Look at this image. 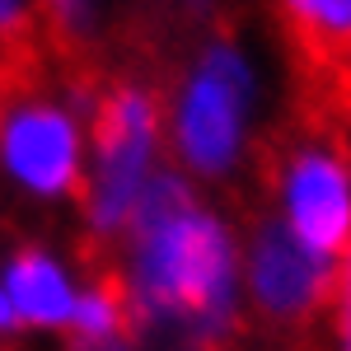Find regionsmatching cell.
Segmentation results:
<instances>
[{"label":"cell","instance_id":"obj_14","mask_svg":"<svg viewBox=\"0 0 351 351\" xmlns=\"http://www.w3.org/2000/svg\"><path fill=\"white\" fill-rule=\"evenodd\" d=\"M14 324H19V319H14V304H10V295H5V286H0V332H10Z\"/></svg>","mask_w":351,"mask_h":351},{"label":"cell","instance_id":"obj_6","mask_svg":"<svg viewBox=\"0 0 351 351\" xmlns=\"http://www.w3.org/2000/svg\"><path fill=\"white\" fill-rule=\"evenodd\" d=\"M337 263L309 253L281 220H258L243 243V291L271 324H309L332 300Z\"/></svg>","mask_w":351,"mask_h":351},{"label":"cell","instance_id":"obj_7","mask_svg":"<svg viewBox=\"0 0 351 351\" xmlns=\"http://www.w3.org/2000/svg\"><path fill=\"white\" fill-rule=\"evenodd\" d=\"M0 286H5V295L14 304V319L28 328H71V319H75L80 286L71 281L66 263L56 253H47V248L10 253Z\"/></svg>","mask_w":351,"mask_h":351},{"label":"cell","instance_id":"obj_11","mask_svg":"<svg viewBox=\"0 0 351 351\" xmlns=\"http://www.w3.org/2000/svg\"><path fill=\"white\" fill-rule=\"evenodd\" d=\"M99 5L104 0H43L47 19L61 28V38H84L89 28L99 24Z\"/></svg>","mask_w":351,"mask_h":351},{"label":"cell","instance_id":"obj_9","mask_svg":"<svg viewBox=\"0 0 351 351\" xmlns=\"http://www.w3.org/2000/svg\"><path fill=\"white\" fill-rule=\"evenodd\" d=\"M127 328H132V314H127V295H122L117 276H99L94 286H84L80 300H75V319H71L75 342L127 337Z\"/></svg>","mask_w":351,"mask_h":351},{"label":"cell","instance_id":"obj_4","mask_svg":"<svg viewBox=\"0 0 351 351\" xmlns=\"http://www.w3.org/2000/svg\"><path fill=\"white\" fill-rule=\"evenodd\" d=\"M89 127L80 112L47 94H19L0 108V169L38 202L71 197L84 183Z\"/></svg>","mask_w":351,"mask_h":351},{"label":"cell","instance_id":"obj_1","mask_svg":"<svg viewBox=\"0 0 351 351\" xmlns=\"http://www.w3.org/2000/svg\"><path fill=\"white\" fill-rule=\"evenodd\" d=\"M122 295L132 328H173L188 347L220 351L239 324L243 248L188 173L160 169L122 230Z\"/></svg>","mask_w":351,"mask_h":351},{"label":"cell","instance_id":"obj_13","mask_svg":"<svg viewBox=\"0 0 351 351\" xmlns=\"http://www.w3.org/2000/svg\"><path fill=\"white\" fill-rule=\"evenodd\" d=\"M71 351H136L127 337H108V342H71Z\"/></svg>","mask_w":351,"mask_h":351},{"label":"cell","instance_id":"obj_10","mask_svg":"<svg viewBox=\"0 0 351 351\" xmlns=\"http://www.w3.org/2000/svg\"><path fill=\"white\" fill-rule=\"evenodd\" d=\"M332 351H351V248L337 258V281H332Z\"/></svg>","mask_w":351,"mask_h":351},{"label":"cell","instance_id":"obj_3","mask_svg":"<svg viewBox=\"0 0 351 351\" xmlns=\"http://www.w3.org/2000/svg\"><path fill=\"white\" fill-rule=\"evenodd\" d=\"M164 108L145 84H112L94 104L89 164H84V225L99 239H122L145 188L160 173Z\"/></svg>","mask_w":351,"mask_h":351},{"label":"cell","instance_id":"obj_8","mask_svg":"<svg viewBox=\"0 0 351 351\" xmlns=\"http://www.w3.org/2000/svg\"><path fill=\"white\" fill-rule=\"evenodd\" d=\"M314 61H351V0H276Z\"/></svg>","mask_w":351,"mask_h":351},{"label":"cell","instance_id":"obj_2","mask_svg":"<svg viewBox=\"0 0 351 351\" xmlns=\"http://www.w3.org/2000/svg\"><path fill=\"white\" fill-rule=\"evenodd\" d=\"M258 112V71L239 43H206L169 104V145L178 173L188 178H225L234 173L253 136Z\"/></svg>","mask_w":351,"mask_h":351},{"label":"cell","instance_id":"obj_15","mask_svg":"<svg viewBox=\"0 0 351 351\" xmlns=\"http://www.w3.org/2000/svg\"><path fill=\"white\" fill-rule=\"evenodd\" d=\"M183 5H188L192 14H206V10H211V5H216V0H183Z\"/></svg>","mask_w":351,"mask_h":351},{"label":"cell","instance_id":"obj_5","mask_svg":"<svg viewBox=\"0 0 351 351\" xmlns=\"http://www.w3.org/2000/svg\"><path fill=\"white\" fill-rule=\"evenodd\" d=\"M276 220L319 258L351 248V160L328 141H300L276 164Z\"/></svg>","mask_w":351,"mask_h":351},{"label":"cell","instance_id":"obj_12","mask_svg":"<svg viewBox=\"0 0 351 351\" xmlns=\"http://www.w3.org/2000/svg\"><path fill=\"white\" fill-rule=\"evenodd\" d=\"M38 0H0V38H24Z\"/></svg>","mask_w":351,"mask_h":351}]
</instances>
